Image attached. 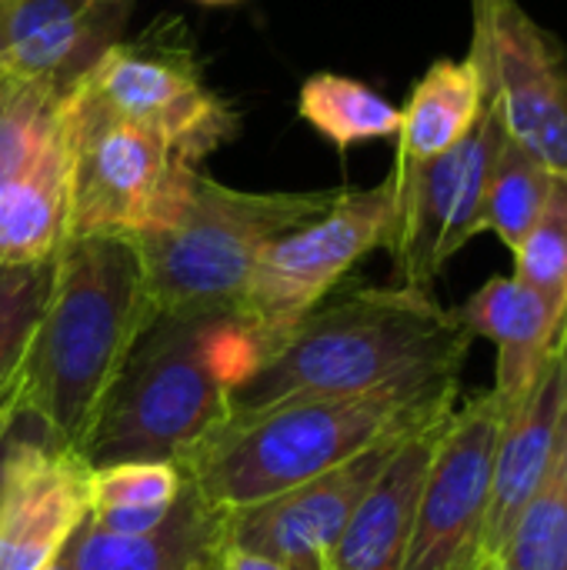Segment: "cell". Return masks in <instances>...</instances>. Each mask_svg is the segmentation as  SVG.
I'll return each instance as SVG.
<instances>
[{"label":"cell","instance_id":"cell-1","mask_svg":"<svg viewBox=\"0 0 567 570\" xmlns=\"http://www.w3.org/2000/svg\"><path fill=\"white\" fill-rule=\"evenodd\" d=\"M321 304L234 394L231 417L291 401L438 391L461 381L475 337L431 291L354 287Z\"/></svg>","mask_w":567,"mask_h":570},{"label":"cell","instance_id":"cell-2","mask_svg":"<svg viewBox=\"0 0 567 570\" xmlns=\"http://www.w3.org/2000/svg\"><path fill=\"white\" fill-rule=\"evenodd\" d=\"M154 317L134 237H67L30 341L20 414L84 454L114 381Z\"/></svg>","mask_w":567,"mask_h":570},{"label":"cell","instance_id":"cell-3","mask_svg":"<svg viewBox=\"0 0 567 570\" xmlns=\"http://www.w3.org/2000/svg\"><path fill=\"white\" fill-rule=\"evenodd\" d=\"M264 361L261 334L237 311L157 314L110 387L84 448L87 464H180L231 421L234 394Z\"/></svg>","mask_w":567,"mask_h":570},{"label":"cell","instance_id":"cell-4","mask_svg":"<svg viewBox=\"0 0 567 570\" xmlns=\"http://www.w3.org/2000/svg\"><path fill=\"white\" fill-rule=\"evenodd\" d=\"M454 407L458 384L291 401L231 417L180 468L211 511L237 514L314 481L388 438L414 434Z\"/></svg>","mask_w":567,"mask_h":570},{"label":"cell","instance_id":"cell-5","mask_svg":"<svg viewBox=\"0 0 567 570\" xmlns=\"http://www.w3.org/2000/svg\"><path fill=\"white\" fill-rule=\"evenodd\" d=\"M341 190H234L197 174L180 217L134 237L154 314L241 311L251 274L277 237L321 217Z\"/></svg>","mask_w":567,"mask_h":570},{"label":"cell","instance_id":"cell-6","mask_svg":"<svg viewBox=\"0 0 567 570\" xmlns=\"http://www.w3.org/2000/svg\"><path fill=\"white\" fill-rule=\"evenodd\" d=\"M70 160L67 237H140L170 227L201 174L80 83L63 94Z\"/></svg>","mask_w":567,"mask_h":570},{"label":"cell","instance_id":"cell-7","mask_svg":"<svg viewBox=\"0 0 567 570\" xmlns=\"http://www.w3.org/2000/svg\"><path fill=\"white\" fill-rule=\"evenodd\" d=\"M398 224L394 180L368 190H341L334 204L267 244L261 254L241 311L264 341L267 361L287 334L361 264L371 250L391 247ZM264 361V364H267Z\"/></svg>","mask_w":567,"mask_h":570},{"label":"cell","instance_id":"cell-8","mask_svg":"<svg viewBox=\"0 0 567 570\" xmlns=\"http://www.w3.org/2000/svg\"><path fill=\"white\" fill-rule=\"evenodd\" d=\"M80 87L110 114L160 137L190 167L234 140L241 127L237 110L204 83L177 20H157L144 37L114 43Z\"/></svg>","mask_w":567,"mask_h":570},{"label":"cell","instance_id":"cell-9","mask_svg":"<svg viewBox=\"0 0 567 570\" xmlns=\"http://www.w3.org/2000/svg\"><path fill=\"white\" fill-rule=\"evenodd\" d=\"M70 160L63 97L0 83V267L47 264L67 240Z\"/></svg>","mask_w":567,"mask_h":570},{"label":"cell","instance_id":"cell-10","mask_svg":"<svg viewBox=\"0 0 567 570\" xmlns=\"http://www.w3.org/2000/svg\"><path fill=\"white\" fill-rule=\"evenodd\" d=\"M505 137L498 107L485 100L478 124L458 147L428 164L394 167L398 224L388 250L404 287L431 291L448 261L481 234L485 190Z\"/></svg>","mask_w":567,"mask_h":570},{"label":"cell","instance_id":"cell-11","mask_svg":"<svg viewBox=\"0 0 567 570\" xmlns=\"http://www.w3.org/2000/svg\"><path fill=\"white\" fill-rule=\"evenodd\" d=\"M508 137L567 170V50L521 0H471V53Z\"/></svg>","mask_w":567,"mask_h":570},{"label":"cell","instance_id":"cell-12","mask_svg":"<svg viewBox=\"0 0 567 570\" xmlns=\"http://www.w3.org/2000/svg\"><path fill=\"white\" fill-rule=\"evenodd\" d=\"M501 431L495 391L454 407L418 498L404 570H478Z\"/></svg>","mask_w":567,"mask_h":570},{"label":"cell","instance_id":"cell-13","mask_svg":"<svg viewBox=\"0 0 567 570\" xmlns=\"http://www.w3.org/2000/svg\"><path fill=\"white\" fill-rule=\"evenodd\" d=\"M90 464L27 414L7 431L0 464V570H47L90 518Z\"/></svg>","mask_w":567,"mask_h":570},{"label":"cell","instance_id":"cell-14","mask_svg":"<svg viewBox=\"0 0 567 570\" xmlns=\"http://www.w3.org/2000/svg\"><path fill=\"white\" fill-rule=\"evenodd\" d=\"M408 438H388L287 494L224 514V544L264 554L291 570H324L341 531Z\"/></svg>","mask_w":567,"mask_h":570},{"label":"cell","instance_id":"cell-15","mask_svg":"<svg viewBox=\"0 0 567 570\" xmlns=\"http://www.w3.org/2000/svg\"><path fill=\"white\" fill-rule=\"evenodd\" d=\"M137 0H10L0 77L74 90L124 37Z\"/></svg>","mask_w":567,"mask_h":570},{"label":"cell","instance_id":"cell-16","mask_svg":"<svg viewBox=\"0 0 567 570\" xmlns=\"http://www.w3.org/2000/svg\"><path fill=\"white\" fill-rule=\"evenodd\" d=\"M567 417V314L558 341L541 364L525 401L505 417L495 481H491V508L485 521L478 570L491 568L501 551L508 531L515 528L525 504L541 491V484L555 474L561 431Z\"/></svg>","mask_w":567,"mask_h":570},{"label":"cell","instance_id":"cell-17","mask_svg":"<svg viewBox=\"0 0 567 570\" xmlns=\"http://www.w3.org/2000/svg\"><path fill=\"white\" fill-rule=\"evenodd\" d=\"M567 311H558L535 287L511 277H491L481 291H475L454 317L465 324L471 337H485L498 351L495 364V394L505 407V417L525 401L541 364L548 361Z\"/></svg>","mask_w":567,"mask_h":570},{"label":"cell","instance_id":"cell-18","mask_svg":"<svg viewBox=\"0 0 567 570\" xmlns=\"http://www.w3.org/2000/svg\"><path fill=\"white\" fill-rule=\"evenodd\" d=\"M451 414L414 431L401 444V451L394 454L381 481L371 488V494L361 501V508L341 531L324 570H404L418 498H421L438 438L444 424L451 421Z\"/></svg>","mask_w":567,"mask_h":570},{"label":"cell","instance_id":"cell-19","mask_svg":"<svg viewBox=\"0 0 567 570\" xmlns=\"http://www.w3.org/2000/svg\"><path fill=\"white\" fill-rule=\"evenodd\" d=\"M224 548V514L187 484L170 514L147 534H107L87 524L63 548L67 570H201Z\"/></svg>","mask_w":567,"mask_h":570},{"label":"cell","instance_id":"cell-20","mask_svg":"<svg viewBox=\"0 0 567 570\" xmlns=\"http://www.w3.org/2000/svg\"><path fill=\"white\" fill-rule=\"evenodd\" d=\"M485 110V87L475 63L434 60L414 83L398 127V164H428L458 147Z\"/></svg>","mask_w":567,"mask_h":570},{"label":"cell","instance_id":"cell-21","mask_svg":"<svg viewBox=\"0 0 567 570\" xmlns=\"http://www.w3.org/2000/svg\"><path fill=\"white\" fill-rule=\"evenodd\" d=\"M297 114L307 120L321 137H328L341 154L364 140H388L398 137L401 110L371 90L368 83L341 73H314L301 83Z\"/></svg>","mask_w":567,"mask_h":570},{"label":"cell","instance_id":"cell-22","mask_svg":"<svg viewBox=\"0 0 567 570\" xmlns=\"http://www.w3.org/2000/svg\"><path fill=\"white\" fill-rule=\"evenodd\" d=\"M551 180L555 170L531 147L515 137H505L485 190L481 234H498V240L515 254L538 224L551 194Z\"/></svg>","mask_w":567,"mask_h":570},{"label":"cell","instance_id":"cell-23","mask_svg":"<svg viewBox=\"0 0 567 570\" xmlns=\"http://www.w3.org/2000/svg\"><path fill=\"white\" fill-rule=\"evenodd\" d=\"M53 261L0 267V428H10L23 407V371L37 321L50 294Z\"/></svg>","mask_w":567,"mask_h":570},{"label":"cell","instance_id":"cell-24","mask_svg":"<svg viewBox=\"0 0 567 570\" xmlns=\"http://www.w3.org/2000/svg\"><path fill=\"white\" fill-rule=\"evenodd\" d=\"M488 570H567V498L555 474L525 504Z\"/></svg>","mask_w":567,"mask_h":570},{"label":"cell","instance_id":"cell-25","mask_svg":"<svg viewBox=\"0 0 567 570\" xmlns=\"http://www.w3.org/2000/svg\"><path fill=\"white\" fill-rule=\"evenodd\" d=\"M515 277L567 311V170H555L548 204L515 250Z\"/></svg>","mask_w":567,"mask_h":570},{"label":"cell","instance_id":"cell-26","mask_svg":"<svg viewBox=\"0 0 567 570\" xmlns=\"http://www.w3.org/2000/svg\"><path fill=\"white\" fill-rule=\"evenodd\" d=\"M187 488V474L170 461H117L90 468L87 498L90 514L120 508H160L170 511Z\"/></svg>","mask_w":567,"mask_h":570},{"label":"cell","instance_id":"cell-27","mask_svg":"<svg viewBox=\"0 0 567 570\" xmlns=\"http://www.w3.org/2000/svg\"><path fill=\"white\" fill-rule=\"evenodd\" d=\"M217 568L221 570H291L284 568L281 561H271L264 554H254V551H244V548H234V544H224L217 551Z\"/></svg>","mask_w":567,"mask_h":570},{"label":"cell","instance_id":"cell-28","mask_svg":"<svg viewBox=\"0 0 567 570\" xmlns=\"http://www.w3.org/2000/svg\"><path fill=\"white\" fill-rule=\"evenodd\" d=\"M555 481H558L561 494L567 498V417H565V431H561V448H558V461H555Z\"/></svg>","mask_w":567,"mask_h":570},{"label":"cell","instance_id":"cell-29","mask_svg":"<svg viewBox=\"0 0 567 570\" xmlns=\"http://www.w3.org/2000/svg\"><path fill=\"white\" fill-rule=\"evenodd\" d=\"M7 10H10V0H0V60H3V40H7Z\"/></svg>","mask_w":567,"mask_h":570},{"label":"cell","instance_id":"cell-30","mask_svg":"<svg viewBox=\"0 0 567 570\" xmlns=\"http://www.w3.org/2000/svg\"><path fill=\"white\" fill-rule=\"evenodd\" d=\"M197 3H207V7H224V3H241V0H197Z\"/></svg>","mask_w":567,"mask_h":570},{"label":"cell","instance_id":"cell-31","mask_svg":"<svg viewBox=\"0 0 567 570\" xmlns=\"http://www.w3.org/2000/svg\"><path fill=\"white\" fill-rule=\"evenodd\" d=\"M7 431H10V428H7ZM7 431L0 434V464H3V448H7Z\"/></svg>","mask_w":567,"mask_h":570},{"label":"cell","instance_id":"cell-32","mask_svg":"<svg viewBox=\"0 0 567 570\" xmlns=\"http://www.w3.org/2000/svg\"><path fill=\"white\" fill-rule=\"evenodd\" d=\"M47 570H67V564H63V558H60L57 564H50V568H47Z\"/></svg>","mask_w":567,"mask_h":570},{"label":"cell","instance_id":"cell-33","mask_svg":"<svg viewBox=\"0 0 567 570\" xmlns=\"http://www.w3.org/2000/svg\"><path fill=\"white\" fill-rule=\"evenodd\" d=\"M201 570H221V568H217V558H214V561H207V564H204Z\"/></svg>","mask_w":567,"mask_h":570},{"label":"cell","instance_id":"cell-34","mask_svg":"<svg viewBox=\"0 0 567 570\" xmlns=\"http://www.w3.org/2000/svg\"><path fill=\"white\" fill-rule=\"evenodd\" d=\"M3 431H7V428H0V434H3Z\"/></svg>","mask_w":567,"mask_h":570},{"label":"cell","instance_id":"cell-35","mask_svg":"<svg viewBox=\"0 0 567 570\" xmlns=\"http://www.w3.org/2000/svg\"><path fill=\"white\" fill-rule=\"evenodd\" d=\"M0 83H3V77H0Z\"/></svg>","mask_w":567,"mask_h":570}]
</instances>
